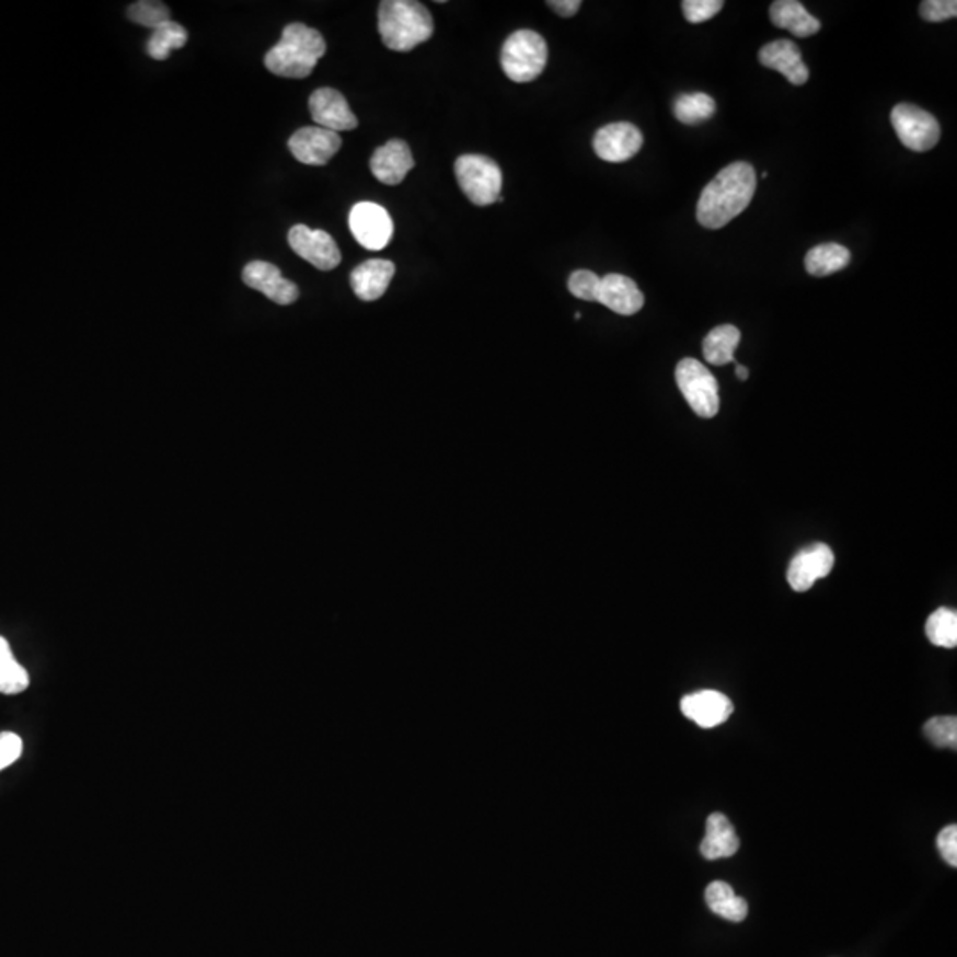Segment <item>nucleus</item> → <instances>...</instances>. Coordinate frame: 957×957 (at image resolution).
<instances>
[{
	"label": "nucleus",
	"mask_w": 957,
	"mask_h": 957,
	"mask_svg": "<svg viewBox=\"0 0 957 957\" xmlns=\"http://www.w3.org/2000/svg\"><path fill=\"white\" fill-rule=\"evenodd\" d=\"M756 188L758 176L750 163H729L702 191L697 205L699 223L706 229L724 228L749 208Z\"/></svg>",
	"instance_id": "1"
},
{
	"label": "nucleus",
	"mask_w": 957,
	"mask_h": 957,
	"mask_svg": "<svg viewBox=\"0 0 957 957\" xmlns=\"http://www.w3.org/2000/svg\"><path fill=\"white\" fill-rule=\"evenodd\" d=\"M381 42L394 51L414 50L435 33L426 5L415 0H383L378 8Z\"/></svg>",
	"instance_id": "2"
},
{
	"label": "nucleus",
	"mask_w": 957,
	"mask_h": 957,
	"mask_svg": "<svg viewBox=\"0 0 957 957\" xmlns=\"http://www.w3.org/2000/svg\"><path fill=\"white\" fill-rule=\"evenodd\" d=\"M325 51V39L316 28L289 24L284 27L280 42L266 54L265 66L284 79H305Z\"/></svg>",
	"instance_id": "3"
},
{
	"label": "nucleus",
	"mask_w": 957,
	"mask_h": 957,
	"mask_svg": "<svg viewBox=\"0 0 957 957\" xmlns=\"http://www.w3.org/2000/svg\"><path fill=\"white\" fill-rule=\"evenodd\" d=\"M504 73L518 84L532 82L543 73L549 62V45L541 34L521 28L504 42L500 54Z\"/></svg>",
	"instance_id": "4"
},
{
	"label": "nucleus",
	"mask_w": 957,
	"mask_h": 957,
	"mask_svg": "<svg viewBox=\"0 0 957 957\" xmlns=\"http://www.w3.org/2000/svg\"><path fill=\"white\" fill-rule=\"evenodd\" d=\"M456 180L470 203L492 206L503 203V171L495 160L484 154H461L454 163Z\"/></svg>",
	"instance_id": "5"
},
{
	"label": "nucleus",
	"mask_w": 957,
	"mask_h": 957,
	"mask_svg": "<svg viewBox=\"0 0 957 957\" xmlns=\"http://www.w3.org/2000/svg\"><path fill=\"white\" fill-rule=\"evenodd\" d=\"M676 381L690 408L702 418H712L720 410L718 381L695 358H683L676 368Z\"/></svg>",
	"instance_id": "6"
},
{
	"label": "nucleus",
	"mask_w": 957,
	"mask_h": 957,
	"mask_svg": "<svg viewBox=\"0 0 957 957\" xmlns=\"http://www.w3.org/2000/svg\"><path fill=\"white\" fill-rule=\"evenodd\" d=\"M890 122L902 146L911 151L925 153L939 142L942 130L936 117L916 105L899 103L892 108Z\"/></svg>",
	"instance_id": "7"
},
{
	"label": "nucleus",
	"mask_w": 957,
	"mask_h": 957,
	"mask_svg": "<svg viewBox=\"0 0 957 957\" xmlns=\"http://www.w3.org/2000/svg\"><path fill=\"white\" fill-rule=\"evenodd\" d=\"M349 231L364 249L383 251L394 234V222L383 206L358 203L349 211Z\"/></svg>",
	"instance_id": "8"
},
{
	"label": "nucleus",
	"mask_w": 957,
	"mask_h": 957,
	"mask_svg": "<svg viewBox=\"0 0 957 957\" xmlns=\"http://www.w3.org/2000/svg\"><path fill=\"white\" fill-rule=\"evenodd\" d=\"M288 242L295 254L316 266L318 270L328 272L339 266V246L326 231L298 223L289 231Z\"/></svg>",
	"instance_id": "9"
},
{
	"label": "nucleus",
	"mask_w": 957,
	"mask_h": 957,
	"mask_svg": "<svg viewBox=\"0 0 957 957\" xmlns=\"http://www.w3.org/2000/svg\"><path fill=\"white\" fill-rule=\"evenodd\" d=\"M288 146L298 162L320 168L334 159L343 146V140L335 131L325 130L320 126H305L295 131Z\"/></svg>",
	"instance_id": "10"
},
{
	"label": "nucleus",
	"mask_w": 957,
	"mask_h": 957,
	"mask_svg": "<svg viewBox=\"0 0 957 957\" xmlns=\"http://www.w3.org/2000/svg\"><path fill=\"white\" fill-rule=\"evenodd\" d=\"M644 137L637 126L632 123H612L596 131L595 151L601 160L610 163H623L632 160L641 151Z\"/></svg>",
	"instance_id": "11"
},
{
	"label": "nucleus",
	"mask_w": 957,
	"mask_h": 957,
	"mask_svg": "<svg viewBox=\"0 0 957 957\" xmlns=\"http://www.w3.org/2000/svg\"><path fill=\"white\" fill-rule=\"evenodd\" d=\"M833 564H835V555L828 544H810L807 549L796 553L791 561L789 569H787V581L796 592H805L816 581L828 577L833 569Z\"/></svg>",
	"instance_id": "12"
},
{
	"label": "nucleus",
	"mask_w": 957,
	"mask_h": 957,
	"mask_svg": "<svg viewBox=\"0 0 957 957\" xmlns=\"http://www.w3.org/2000/svg\"><path fill=\"white\" fill-rule=\"evenodd\" d=\"M309 111L320 128L335 131V134L355 130L358 126L357 116L349 108L346 99L339 91L332 88H321L314 91L309 99Z\"/></svg>",
	"instance_id": "13"
},
{
	"label": "nucleus",
	"mask_w": 957,
	"mask_h": 957,
	"mask_svg": "<svg viewBox=\"0 0 957 957\" xmlns=\"http://www.w3.org/2000/svg\"><path fill=\"white\" fill-rule=\"evenodd\" d=\"M242 279L249 288L256 289L279 305H291L300 297L297 284L284 279L279 268L266 261L249 263L243 268Z\"/></svg>",
	"instance_id": "14"
},
{
	"label": "nucleus",
	"mask_w": 957,
	"mask_h": 957,
	"mask_svg": "<svg viewBox=\"0 0 957 957\" xmlns=\"http://www.w3.org/2000/svg\"><path fill=\"white\" fill-rule=\"evenodd\" d=\"M681 712L702 729H712L727 722L735 712V704L722 692L702 690L681 699Z\"/></svg>",
	"instance_id": "15"
},
{
	"label": "nucleus",
	"mask_w": 957,
	"mask_h": 957,
	"mask_svg": "<svg viewBox=\"0 0 957 957\" xmlns=\"http://www.w3.org/2000/svg\"><path fill=\"white\" fill-rule=\"evenodd\" d=\"M759 62L784 74L793 85H804L809 80V68L804 62L802 50L791 39H776L764 45L759 51Z\"/></svg>",
	"instance_id": "16"
},
{
	"label": "nucleus",
	"mask_w": 957,
	"mask_h": 957,
	"mask_svg": "<svg viewBox=\"0 0 957 957\" xmlns=\"http://www.w3.org/2000/svg\"><path fill=\"white\" fill-rule=\"evenodd\" d=\"M414 165L415 160L410 146L401 139L389 140L371 157V172L383 185H400Z\"/></svg>",
	"instance_id": "17"
},
{
	"label": "nucleus",
	"mask_w": 957,
	"mask_h": 957,
	"mask_svg": "<svg viewBox=\"0 0 957 957\" xmlns=\"http://www.w3.org/2000/svg\"><path fill=\"white\" fill-rule=\"evenodd\" d=\"M596 302H600L610 311L618 312L621 316H633L644 308V295L630 277L609 274L607 277H601Z\"/></svg>",
	"instance_id": "18"
},
{
	"label": "nucleus",
	"mask_w": 957,
	"mask_h": 957,
	"mask_svg": "<svg viewBox=\"0 0 957 957\" xmlns=\"http://www.w3.org/2000/svg\"><path fill=\"white\" fill-rule=\"evenodd\" d=\"M395 265L387 260H369L358 265L351 275L349 284L364 302H374L385 295L389 284L394 279Z\"/></svg>",
	"instance_id": "19"
},
{
	"label": "nucleus",
	"mask_w": 957,
	"mask_h": 957,
	"mask_svg": "<svg viewBox=\"0 0 957 957\" xmlns=\"http://www.w3.org/2000/svg\"><path fill=\"white\" fill-rule=\"evenodd\" d=\"M739 850L738 833L724 814L715 812L707 818L706 835L701 842V853L706 860L729 858Z\"/></svg>",
	"instance_id": "20"
},
{
	"label": "nucleus",
	"mask_w": 957,
	"mask_h": 957,
	"mask_svg": "<svg viewBox=\"0 0 957 957\" xmlns=\"http://www.w3.org/2000/svg\"><path fill=\"white\" fill-rule=\"evenodd\" d=\"M770 19L779 28H786L796 37H809L821 31V22L798 0H776L770 8Z\"/></svg>",
	"instance_id": "21"
},
{
	"label": "nucleus",
	"mask_w": 957,
	"mask_h": 957,
	"mask_svg": "<svg viewBox=\"0 0 957 957\" xmlns=\"http://www.w3.org/2000/svg\"><path fill=\"white\" fill-rule=\"evenodd\" d=\"M706 902L710 910L729 922H743L749 915V902L736 896L735 888L725 881H713L706 888Z\"/></svg>",
	"instance_id": "22"
},
{
	"label": "nucleus",
	"mask_w": 957,
	"mask_h": 957,
	"mask_svg": "<svg viewBox=\"0 0 957 957\" xmlns=\"http://www.w3.org/2000/svg\"><path fill=\"white\" fill-rule=\"evenodd\" d=\"M851 263V252L839 243H822L814 246L805 256V270L814 277H828L844 270Z\"/></svg>",
	"instance_id": "23"
},
{
	"label": "nucleus",
	"mask_w": 957,
	"mask_h": 957,
	"mask_svg": "<svg viewBox=\"0 0 957 957\" xmlns=\"http://www.w3.org/2000/svg\"><path fill=\"white\" fill-rule=\"evenodd\" d=\"M741 341V332L735 325H720L704 337L702 354L713 366L735 362V351Z\"/></svg>",
	"instance_id": "24"
},
{
	"label": "nucleus",
	"mask_w": 957,
	"mask_h": 957,
	"mask_svg": "<svg viewBox=\"0 0 957 957\" xmlns=\"http://www.w3.org/2000/svg\"><path fill=\"white\" fill-rule=\"evenodd\" d=\"M186 42H188L186 28L171 20L162 27L154 28L153 34L148 39V45H146V51H148L149 57H153L157 61H165L171 56L172 50L185 47Z\"/></svg>",
	"instance_id": "25"
},
{
	"label": "nucleus",
	"mask_w": 957,
	"mask_h": 957,
	"mask_svg": "<svg viewBox=\"0 0 957 957\" xmlns=\"http://www.w3.org/2000/svg\"><path fill=\"white\" fill-rule=\"evenodd\" d=\"M27 670L16 661L10 642L0 637V693L16 695L27 690Z\"/></svg>",
	"instance_id": "26"
},
{
	"label": "nucleus",
	"mask_w": 957,
	"mask_h": 957,
	"mask_svg": "<svg viewBox=\"0 0 957 957\" xmlns=\"http://www.w3.org/2000/svg\"><path fill=\"white\" fill-rule=\"evenodd\" d=\"M715 100L706 93L681 94L674 100V116L683 125H699L715 116Z\"/></svg>",
	"instance_id": "27"
},
{
	"label": "nucleus",
	"mask_w": 957,
	"mask_h": 957,
	"mask_svg": "<svg viewBox=\"0 0 957 957\" xmlns=\"http://www.w3.org/2000/svg\"><path fill=\"white\" fill-rule=\"evenodd\" d=\"M925 635L931 644L945 649L957 646V612L954 609H938L925 623Z\"/></svg>",
	"instance_id": "28"
},
{
	"label": "nucleus",
	"mask_w": 957,
	"mask_h": 957,
	"mask_svg": "<svg viewBox=\"0 0 957 957\" xmlns=\"http://www.w3.org/2000/svg\"><path fill=\"white\" fill-rule=\"evenodd\" d=\"M128 16L136 24L145 25L153 31L171 22V11H169L168 5L163 2H157V0H140V2L131 4Z\"/></svg>",
	"instance_id": "29"
},
{
	"label": "nucleus",
	"mask_w": 957,
	"mask_h": 957,
	"mask_svg": "<svg viewBox=\"0 0 957 957\" xmlns=\"http://www.w3.org/2000/svg\"><path fill=\"white\" fill-rule=\"evenodd\" d=\"M924 733L931 743L942 749H957L956 716H934L924 725Z\"/></svg>",
	"instance_id": "30"
},
{
	"label": "nucleus",
	"mask_w": 957,
	"mask_h": 957,
	"mask_svg": "<svg viewBox=\"0 0 957 957\" xmlns=\"http://www.w3.org/2000/svg\"><path fill=\"white\" fill-rule=\"evenodd\" d=\"M601 277L590 270H577L569 275L567 288L572 291L573 297L587 300V302H596L598 298V289H600Z\"/></svg>",
	"instance_id": "31"
},
{
	"label": "nucleus",
	"mask_w": 957,
	"mask_h": 957,
	"mask_svg": "<svg viewBox=\"0 0 957 957\" xmlns=\"http://www.w3.org/2000/svg\"><path fill=\"white\" fill-rule=\"evenodd\" d=\"M681 8H683L684 19L690 24H702V22H707L720 13L724 10V2L722 0H684Z\"/></svg>",
	"instance_id": "32"
},
{
	"label": "nucleus",
	"mask_w": 957,
	"mask_h": 957,
	"mask_svg": "<svg viewBox=\"0 0 957 957\" xmlns=\"http://www.w3.org/2000/svg\"><path fill=\"white\" fill-rule=\"evenodd\" d=\"M921 16L931 24L956 19L957 2L956 0H925L921 4Z\"/></svg>",
	"instance_id": "33"
},
{
	"label": "nucleus",
	"mask_w": 957,
	"mask_h": 957,
	"mask_svg": "<svg viewBox=\"0 0 957 957\" xmlns=\"http://www.w3.org/2000/svg\"><path fill=\"white\" fill-rule=\"evenodd\" d=\"M24 752V741L14 733H0V772L19 761Z\"/></svg>",
	"instance_id": "34"
},
{
	"label": "nucleus",
	"mask_w": 957,
	"mask_h": 957,
	"mask_svg": "<svg viewBox=\"0 0 957 957\" xmlns=\"http://www.w3.org/2000/svg\"><path fill=\"white\" fill-rule=\"evenodd\" d=\"M936 846H938L939 855L942 858L947 862L950 867H957V827L956 825H950V827H945L942 832L938 833V839H936Z\"/></svg>",
	"instance_id": "35"
},
{
	"label": "nucleus",
	"mask_w": 957,
	"mask_h": 957,
	"mask_svg": "<svg viewBox=\"0 0 957 957\" xmlns=\"http://www.w3.org/2000/svg\"><path fill=\"white\" fill-rule=\"evenodd\" d=\"M549 8H552L555 13L561 14L564 19L575 16L581 8L580 0H550Z\"/></svg>",
	"instance_id": "36"
},
{
	"label": "nucleus",
	"mask_w": 957,
	"mask_h": 957,
	"mask_svg": "<svg viewBox=\"0 0 957 957\" xmlns=\"http://www.w3.org/2000/svg\"><path fill=\"white\" fill-rule=\"evenodd\" d=\"M736 377H738L741 381L747 380V378H749V369L745 368V366H739V364H736Z\"/></svg>",
	"instance_id": "37"
}]
</instances>
